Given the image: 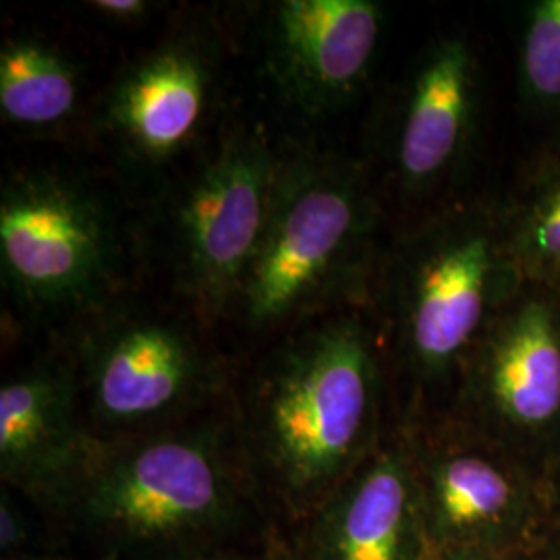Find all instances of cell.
Wrapping results in <instances>:
<instances>
[{
	"label": "cell",
	"instance_id": "20",
	"mask_svg": "<svg viewBox=\"0 0 560 560\" xmlns=\"http://www.w3.org/2000/svg\"><path fill=\"white\" fill-rule=\"evenodd\" d=\"M88 7L92 13L101 15L102 20L119 25L141 23L152 13V4L145 0H94Z\"/></svg>",
	"mask_w": 560,
	"mask_h": 560
},
{
	"label": "cell",
	"instance_id": "2",
	"mask_svg": "<svg viewBox=\"0 0 560 560\" xmlns=\"http://www.w3.org/2000/svg\"><path fill=\"white\" fill-rule=\"evenodd\" d=\"M55 527L81 560H210L284 534L231 397L164 430L96 441Z\"/></svg>",
	"mask_w": 560,
	"mask_h": 560
},
{
	"label": "cell",
	"instance_id": "7",
	"mask_svg": "<svg viewBox=\"0 0 560 560\" xmlns=\"http://www.w3.org/2000/svg\"><path fill=\"white\" fill-rule=\"evenodd\" d=\"M279 162L264 129L235 125L180 183L168 212V249L177 289L201 320H219L237 307Z\"/></svg>",
	"mask_w": 560,
	"mask_h": 560
},
{
	"label": "cell",
	"instance_id": "23",
	"mask_svg": "<svg viewBox=\"0 0 560 560\" xmlns=\"http://www.w3.org/2000/svg\"><path fill=\"white\" fill-rule=\"evenodd\" d=\"M0 560H81L69 550H57V552H42V555H23V557H4Z\"/></svg>",
	"mask_w": 560,
	"mask_h": 560
},
{
	"label": "cell",
	"instance_id": "9",
	"mask_svg": "<svg viewBox=\"0 0 560 560\" xmlns=\"http://www.w3.org/2000/svg\"><path fill=\"white\" fill-rule=\"evenodd\" d=\"M432 552L540 548L546 471L446 416L397 421Z\"/></svg>",
	"mask_w": 560,
	"mask_h": 560
},
{
	"label": "cell",
	"instance_id": "8",
	"mask_svg": "<svg viewBox=\"0 0 560 560\" xmlns=\"http://www.w3.org/2000/svg\"><path fill=\"white\" fill-rule=\"evenodd\" d=\"M441 416L546 471L560 459V295L525 282L483 328Z\"/></svg>",
	"mask_w": 560,
	"mask_h": 560
},
{
	"label": "cell",
	"instance_id": "4",
	"mask_svg": "<svg viewBox=\"0 0 560 560\" xmlns=\"http://www.w3.org/2000/svg\"><path fill=\"white\" fill-rule=\"evenodd\" d=\"M382 203L361 162L280 152L268 219L235 314L256 335L370 307L381 261Z\"/></svg>",
	"mask_w": 560,
	"mask_h": 560
},
{
	"label": "cell",
	"instance_id": "6",
	"mask_svg": "<svg viewBox=\"0 0 560 560\" xmlns=\"http://www.w3.org/2000/svg\"><path fill=\"white\" fill-rule=\"evenodd\" d=\"M65 355L96 441L194 420L231 397L235 372L183 322L110 307L80 326Z\"/></svg>",
	"mask_w": 560,
	"mask_h": 560
},
{
	"label": "cell",
	"instance_id": "22",
	"mask_svg": "<svg viewBox=\"0 0 560 560\" xmlns=\"http://www.w3.org/2000/svg\"><path fill=\"white\" fill-rule=\"evenodd\" d=\"M430 560H544L540 548L521 550H442L432 552Z\"/></svg>",
	"mask_w": 560,
	"mask_h": 560
},
{
	"label": "cell",
	"instance_id": "17",
	"mask_svg": "<svg viewBox=\"0 0 560 560\" xmlns=\"http://www.w3.org/2000/svg\"><path fill=\"white\" fill-rule=\"evenodd\" d=\"M517 96L527 113L560 122V0H534L521 9Z\"/></svg>",
	"mask_w": 560,
	"mask_h": 560
},
{
	"label": "cell",
	"instance_id": "18",
	"mask_svg": "<svg viewBox=\"0 0 560 560\" xmlns=\"http://www.w3.org/2000/svg\"><path fill=\"white\" fill-rule=\"evenodd\" d=\"M67 550L55 523L38 506L2 486L0 490V559Z\"/></svg>",
	"mask_w": 560,
	"mask_h": 560
},
{
	"label": "cell",
	"instance_id": "16",
	"mask_svg": "<svg viewBox=\"0 0 560 560\" xmlns=\"http://www.w3.org/2000/svg\"><path fill=\"white\" fill-rule=\"evenodd\" d=\"M502 229L523 282L560 295V148L501 200Z\"/></svg>",
	"mask_w": 560,
	"mask_h": 560
},
{
	"label": "cell",
	"instance_id": "11",
	"mask_svg": "<svg viewBox=\"0 0 560 560\" xmlns=\"http://www.w3.org/2000/svg\"><path fill=\"white\" fill-rule=\"evenodd\" d=\"M221 36L201 23L168 32L110 83L101 125L129 162L159 171L200 140L221 92Z\"/></svg>",
	"mask_w": 560,
	"mask_h": 560
},
{
	"label": "cell",
	"instance_id": "12",
	"mask_svg": "<svg viewBox=\"0 0 560 560\" xmlns=\"http://www.w3.org/2000/svg\"><path fill=\"white\" fill-rule=\"evenodd\" d=\"M96 446L71 361L44 355L0 384V481L57 521Z\"/></svg>",
	"mask_w": 560,
	"mask_h": 560
},
{
	"label": "cell",
	"instance_id": "15",
	"mask_svg": "<svg viewBox=\"0 0 560 560\" xmlns=\"http://www.w3.org/2000/svg\"><path fill=\"white\" fill-rule=\"evenodd\" d=\"M80 106V69L60 46L34 34L2 42L0 117L7 125L27 131L59 129Z\"/></svg>",
	"mask_w": 560,
	"mask_h": 560
},
{
	"label": "cell",
	"instance_id": "14",
	"mask_svg": "<svg viewBox=\"0 0 560 560\" xmlns=\"http://www.w3.org/2000/svg\"><path fill=\"white\" fill-rule=\"evenodd\" d=\"M287 540L298 560H430L413 460L399 423Z\"/></svg>",
	"mask_w": 560,
	"mask_h": 560
},
{
	"label": "cell",
	"instance_id": "21",
	"mask_svg": "<svg viewBox=\"0 0 560 560\" xmlns=\"http://www.w3.org/2000/svg\"><path fill=\"white\" fill-rule=\"evenodd\" d=\"M210 560H298L287 536H277L272 540L261 541L256 546H249V548H241L235 552H226L221 557H214Z\"/></svg>",
	"mask_w": 560,
	"mask_h": 560
},
{
	"label": "cell",
	"instance_id": "10",
	"mask_svg": "<svg viewBox=\"0 0 560 560\" xmlns=\"http://www.w3.org/2000/svg\"><path fill=\"white\" fill-rule=\"evenodd\" d=\"M481 62L465 32H446L413 57L384 108L378 161L405 201L436 198L471 161L481 125Z\"/></svg>",
	"mask_w": 560,
	"mask_h": 560
},
{
	"label": "cell",
	"instance_id": "3",
	"mask_svg": "<svg viewBox=\"0 0 560 560\" xmlns=\"http://www.w3.org/2000/svg\"><path fill=\"white\" fill-rule=\"evenodd\" d=\"M523 284L501 200L451 201L382 249L370 312L402 386L397 421L441 416L467 353Z\"/></svg>",
	"mask_w": 560,
	"mask_h": 560
},
{
	"label": "cell",
	"instance_id": "13",
	"mask_svg": "<svg viewBox=\"0 0 560 560\" xmlns=\"http://www.w3.org/2000/svg\"><path fill=\"white\" fill-rule=\"evenodd\" d=\"M384 9L372 0H280L264 21V65L280 101L322 117L353 101L376 57Z\"/></svg>",
	"mask_w": 560,
	"mask_h": 560
},
{
	"label": "cell",
	"instance_id": "5",
	"mask_svg": "<svg viewBox=\"0 0 560 560\" xmlns=\"http://www.w3.org/2000/svg\"><path fill=\"white\" fill-rule=\"evenodd\" d=\"M125 243L113 208L59 171L13 173L0 191V272L34 320H94L113 307Z\"/></svg>",
	"mask_w": 560,
	"mask_h": 560
},
{
	"label": "cell",
	"instance_id": "19",
	"mask_svg": "<svg viewBox=\"0 0 560 560\" xmlns=\"http://www.w3.org/2000/svg\"><path fill=\"white\" fill-rule=\"evenodd\" d=\"M541 534V559L560 560V459L546 467V517Z\"/></svg>",
	"mask_w": 560,
	"mask_h": 560
},
{
	"label": "cell",
	"instance_id": "1",
	"mask_svg": "<svg viewBox=\"0 0 560 560\" xmlns=\"http://www.w3.org/2000/svg\"><path fill=\"white\" fill-rule=\"evenodd\" d=\"M390 395L370 307L282 332L243 376L235 374L241 444L284 536L381 448L397 423Z\"/></svg>",
	"mask_w": 560,
	"mask_h": 560
}]
</instances>
